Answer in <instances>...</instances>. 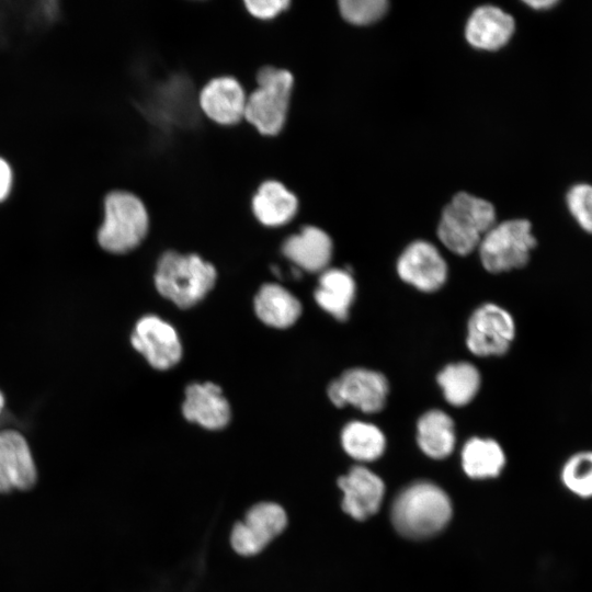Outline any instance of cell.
<instances>
[{"mask_svg":"<svg viewBox=\"0 0 592 592\" xmlns=\"http://www.w3.org/2000/svg\"><path fill=\"white\" fill-rule=\"evenodd\" d=\"M257 88L247 94L243 119L262 136L278 135L287 121L293 73L273 65L262 66L255 73Z\"/></svg>","mask_w":592,"mask_h":592,"instance_id":"6da1fadb","label":"cell"},{"mask_svg":"<svg viewBox=\"0 0 592 592\" xmlns=\"http://www.w3.org/2000/svg\"><path fill=\"white\" fill-rule=\"evenodd\" d=\"M452 504L447 494L431 482H417L398 494L391 508L396 530L410 538H424L440 532L449 521Z\"/></svg>","mask_w":592,"mask_h":592,"instance_id":"7a4b0ae2","label":"cell"},{"mask_svg":"<svg viewBox=\"0 0 592 592\" xmlns=\"http://www.w3.org/2000/svg\"><path fill=\"white\" fill-rule=\"evenodd\" d=\"M494 224L496 210L491 203L459 192L443 209L437 236L449 251L467 255L478 248Z\"/></svg>","mask_w":592,"mask_h":592,"instance_id":"3957f363","label":"cell"},{"mask_svg":"<svg viewBox=\"0 0 592 592\" xmlns=\"http://www.w3.org/2000/svg\"><path fill=\"white\" fill-rule=\"evenodd\" d=\"M216 270L197 254L167 251L159 259L155 274L158 292L180 308H189L213 288Z\"/></svg>","mask_w":592,"mask_h":592,"instance_id":"277c9868","label":"cell"},{"mask_svg":"<svg viewBox=\"0 0 592 592\" xmlns=\"http://www.w3.org/2000/svg\"><path fill=\"white\" fill-rule=\"evenodd\" d=\"M149 214L136 194L116 190L104 198V218L98 231V242L111 253H126L145 239Z\"/></svg>","mask_w":592,"mask_h":592,"instance_id":"5b68a950","label":"cell"},{"mask_svg":"<svg viewBox=\"0 0 592 592\" xmlns=\"http://www.w3.org/2000/svg\"><path fill=\"white\" fill-rule=\"evenodd\" d=\"M537 242L526 219H510L492 228L481 239L478 251L483 267L502 273L525 266Z\"/></svg>","mask_w":592,"mask_h":592,"instance_id":"8992f818","label":"cell"},{"mask_svg":"<svg viewBox=\"0 0 592 592\" xmlns=\"http://www.w3.org/2000/svg\"><path fill=\"white\" fill-rule=\"evenodd\" d=\"M515 337L511 314L496 304H483L470 316L467 326V348L477 356L505 354Z\"/></svg>","mask_w":592,"mask_h":592,"instance_id":"52a82bcc","label":"cell"},{"mask_svg":"<svg viewBox=\"0 0 592 592\" xmlns=\"http://www.w3.org/2000/svg\"><path fill=\"white\" fill-rule=\"evenodd\" d=\"M388 390V380L382 373L355 367L329 385L328 397L339 408L350 405L365 413H374L384 408Z\"/></svg>","mask_w":592,"mask_h":592,"instance_id":"ba28073f","label":"cell"},{"mask_svg":"<svg viewBox=\"0 0 592 592\" xmlns=\"http://www.w3.org/2000/svg\"><path fill=\"white\" fill-rule=\"evenodd\" d=\"M37 480V464L25 436L16 430H1L0 494L29 491Z\"/></svg>","mask_w":592,"mask_h":592,"instance_id":"9c48e42d","label":"cell"},{"mask_svg":"<svg viewBox=\"0 0 592 592\" xmlns=\"http://www.w3.org/2000/svg\"><path fill=\"white\" fill-rule=\"evenodd\" d=\"M399 277L425 293L440 289L447 278V264L436 247L425 240L411 242L397 261Z\"/></svg>","mask_w":592,"mask_h":592,"instance_id":"30bf717a","label":"cell"},{"mask_svg":"<svg viewBox=\"0 0 592 592\" xmlns=\"http://www.w3.org/2000/svg\"><path fill=\"white\" fill-rule=\"evenodd\" d=\"M133 346L157 369H168L181 358L182 346L175 329L157 316H145L132 334Z\"/></svg>","mask_w":592,"mask_h":592,"instance_id":"8fae6325","label":"cell"},{"mask_svg":"<svg viewBox=\"0 0 592 592\" xmlns=\"http://www.w3.org/2000/svg\"><path fill=\"white\" fill-rule=\"evenodd\" d=\"M246 101L244 88L232 76H219L208 80L197 96L202 113L223 126L236 125L243 119Z\"/></svg>","mask_w":592,"mask_h":592,"instance_id":"7c38bea8","label":"cell"},{"mask_svg":"<svg viewBox=\"0 0 592 592\" xmlns=\"http://www.w3.org/2000/svg\"><path fill=\"white\" fill-rule=\"evenodd\" d=\"M343 491L342 509L356 520H365L375 514L383 501V480L363 466H355L338 480Z\"/></svg>","mask_w":592,"mask_h":592,"instance_id":"4fadbf2b","label":"cell"},{"mask_svg":"<svg viewBox=\"0 0 592 592\" xmlns=\"http://www.w3.org/2000/svg\"><path fill=\"white\" fill-rule=\"evenodd\" d=\"M333 244L329 235L316 227L305 226L298 234L289 236L282 246L284 255L297 269L311 273L328 269L332 258Z\"/></svg>","mask_w":592,"mask_h":592,"instance_id":"5bb4252c","label":"cell"},{"mask_svg":"<svg viewBox=\"0 0 592 592\" xmlns=\"http://www.w3.org/2000/svg\"><path fill=\"white\" fill-rule=\"evenodd\" d=\"M183 415L191 422L218 430L230 419L229 403L219 386L213 383L192 384L185 390Z\"/></svg>","mask_w":592,"mask_h":592,"instance_id":"9a60e30c","label":"cell"},{"mask_svg":"<svg viewBox=\"0 0 592 592\" xmlns=\"http://www.w3.org/2000/svg\"><path fill=\"white\" fill-rule=\"evenodd\" d=\"M514 30L515 22L509 13L494 5H482L469 16L465 35L471 46L496 50L510 41Z\"/></svg>","mask_w":592,"mask_h":592,"instance_id":"2e32d148","label":"cell"},{"mask_svg":"<svg viewBox=\"0 0 592 592\" xmlns=\"http://www.w3.org/2000/svg\"><path fill=\"white\" fill-rule=\"evenodd\" d=\"M298 198L277 180L263 181L251 198V209L259 223L278 227L289 223L298 212Z\"/></svg>","mask_w":592,"mask_h":592,"instance_id":"e0dca14e","label":"cell"},{"mask_svg":"<svg viewBox=\"0 0 592 592\" xmlns=\"http://www.w3.org/2000/svg\"><path fill=\"white\" fill-rule=\"evenodd\" d=\"M355 291V282L350 270L327 269L319 277L315 300L332 317L344 321L349 317Z\"/></svg>","mask_w":592,"mask_h":592,"instance_id":"ac0fdd59","label":"cell"},{"mask_svg":"<svg viewBox=\"0 0 592 592\" xmlns=\"http://www.w3.org/2000/svg\"><path fill=\"white\" fill-rule=\"evenodd\" d=\"M254 309L265 325L275 328L291 327L301 314L299 300L277 284H265L260 288Z\"/></svg>","mask_w":592,"mask_h":592,"instance_id":"d6986e66","label":"cell"},{"mask_svg":"<svg viewBox=\"0 0 592 592\" xmlns=\"http://www.w3.org/2000/svg\"><path fill=\"white\" fill-rule=\"evenodd\" d=\"M455 426L453 419L442 410H429L417 423V442L429 457H447L455 446Z\"/></svg>","mask_w":592,"mask_h":592,"instance_id":"ffe728a7","label":"cell"},{"mask_svg":"<svg viewBox=\"0 0 592 592\" xmlns=\"http://www.w3.org/2000/svg\"><path fill=\"white\" fill-rule=\"evenodd\" d=\"M462 465L470 478L497 477L505 465V455L494 440L471 437L463 447Z\"/></svg>","mask_w":592,"mask_h":592,"instance_id":"44dd1931","label":"cell"},{"mask_svg":"<svg viewBox=\"0 0 592 592\" xmlns=\"http://www.w3.org/2000/svg\"><path fill=\"white\" fill-rule=\"evenodd\" d=\"M436 379L445 400L454 407L468 405L477 395L481 384L477 367L467 362L446 365Z\"/></svg>","mask_w":592,"mask_h":592,"instance_id":"7402d4cb","label":"cell"},{"mask_svg":"<svg viewBox=\"0 0 592 592\" xmlns=\"http://www.w3.org/2000/svg\"><path fill=\"white\" fill-rule=\"evenodd\" d=\"M341 443L348 455L361 462L377 459L386 447L380 429L363 421L349 422L342 430Z\"/></svg>","mask_w":592,"mask_h":592,"instance_id":"603a6c76","label":"cell"},{"mask_svg":"<svg viewBox=\"0 0 592 592\" xmlns=\"http://www.w3.org/2000/svg\"><path fill=\"white\" fill-rule=\"evenodd\" d=\"M562 486L580 499H592V449L571 454L560 469Z\"/></svg>","mask_w":592,"mask_h":592,"instance_id":"cb8c5ba5","label":"cell"},{"mask_svg":"<svg viewBox=\"0 0 592 592\" xmlns=\"http://www.w3.org/2000/svg\"><path fill=\"white\" fill-rule=\"evenodd\" d=\"M243 522L270 543L286 527L287 516L281 505L273 502H261L247 512Z\"/></svg>","mask_w":592,"mask_h":592,"instance_id":"d4e9b609","label":"cell"},{"mask_svg":"<svg viewBox=\"0 0 592 592\" xmlns=\"http://www.w3.org/2000/svg\"><path fill=\"white\" fill-rule=\"evenodd\" d=\"M388 9L385 0H341L339 10L342 18L351 24L367 25L384 16Z\"/></svg>","mask_w":592,"mask_h":592,"instance_id":"484cf974","label":"cell"},{"mask_svg":"<svg viewBox=\"0 0 592 592\" xmlns=\"http://www.w3.org/2000/svg\"><path fill=\"white\" fill-rule=\"evenodd\" d=\"M566 204L578 226L592 235V185L578 183L571 186L566 195Z\"/></svg>","mask_w":592,"mask_h":592,"instance_id":"4316f807","label":"cell"},{"mask_svg":"<svg viewBox=\"0 0 592 592\" xmlns=\"http://www.w3.org/2000/svg\"><path fill=\"white\" fill-rule=\"evenodd\" d=\"M230 542L235 551L242 556H253L269 544L244 522L234 526Z\"/></svg>","mask_w":592,"mask_h":592,"instance_id":"83f0119b","label":"cell"},{"mask_svg":"<svg viewBox=\"0 0 592 592\" xmlns=\"http://www.w3.org/2000/svg\"><path fill=\"white\" fill-rule=\"evenodd\" d=\"M243 5L247 12L258 20H272L287 10L291 1L287 0H246Z\"/></svg>","mask_w":592,"mask_h":592,"instance_id":"f1b7e54d","label":"cell"},{"mask_svg":"<svg viewBox=\"0 0 592 592\" xmlns=\"http://www.w3.org/2000/svg\"><path fill=\"white\" fill-rule=\"evenodd\" d=\"M12 186V170L10 164L3 158H0V202L4 201L10 194Z\"/></svg>","mask_w":592,"mask_h":592,"instance_id":"f546056e","label":"cell"},{"mask_svg":"<svg viewBox=\"0 0 592 592\" xmlns=\"http://www.w3.org/2000/svg\"><path fill=\"white\" fill-rule=\"evenodd\" d=\"M558 1L556 0H533V1H525V4L530 5L532 9L535 10H547L556 5Z\"/></svg>","mask_w":592,"mask_h":592,"instance_id":"4dcf8cb0","label":"cell"},{"mask_svg":"<svg viewBox=\"0 0 592 592\" xmlns=\"http://www.w3.org/2000/svg\"><path fill=\"white\" fill-rule=\"evenodd\" d=\"M3 406H4V397H3L2 392L0 391V412H1L2 408H3Z\"/></svg>","mask_w":592,"mask_h":592,"instance_id":"1f68e13d","label":"cell"}]
</instances>
